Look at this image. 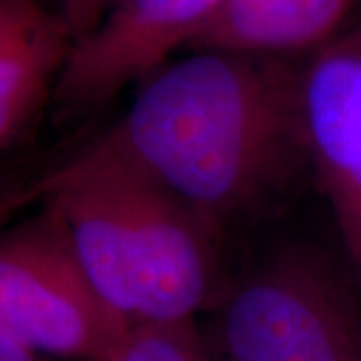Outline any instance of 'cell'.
<instances>
[{
  "mask_svg": "<svg viewBox=\"0 0 361 361\" xmlns=\"http://www.w3.org/2000/svg\"><path fill=\"white\" fill-rule=\"evenodd\" d=\"M87 149L139 169L221 229L281 197L307 161L301 65L193 51L147 78Z\"/></svg>",
  "mask_w": 361,
  "mask_h": 361,
  "instance_id": "obj_1",
  "label": "cell"
},
{
  "mask_svg": "<svg viewBox=\"0 0 361 361\" xmlns=\"http://www.w3.org/2000/svg\"><path fill=\"white\" fill-rule=\"evenodd\" d=\"M97 293L129 325L193 322L217 281L219 229L142 171L82 149L35 187Z\"/></svg>",
  "mask_w": 361,
  "mask_h": 361,
  "instance_id": "obj_2",
  "label": "cell"
},
{
  "mask_svg": "<svg viewBox=\"0 0 361 361\" xmlns=\"http://www.w3.org/2000/svg\"><path fill=\"white\" fill-rule=\"evenodd\" d=\"M231 361H361V301L325 251L279 247L235 285L221 311Z\"/></svg>",
  "mask_w": 361,
  "mask_h": 361,
  "instance_id": "obj_3",
  "label": "cell"
},
{
  "mask_svg": "<svg viewBox=\"0 0 361 361\" xmlns=\"http://www.w3.org/2000/svg\"><path fill=\"white\" fill-rule=\"evenodd\" d=\"M129 327L92 287L51 201L0 229V339L35 355L104 361Z\"/></svg>",
  "mask_w": 361,
  "mask_h": 361,
  "instance_id": "obj_4",
  "label": "cell"
},
{
  "mask_svg": "<svg viewBox=\"0 0 361 361\" xmlns=\"http://www.w3.org/2000/svg\"><path fill=\"white\" fill-rule=\"evenodd\" d=\"M223 0H115L71 47L52 99L68 113L97 111L191 49Z\"/></svg>",
  "mask_w": 361,
  "mask_h": 361,
  "instance_id": "obj_5",
  "label": "cell"
},
{
  "mask_svg": "<svg viewBox=\"0 0 361 361\" xmlns=\"http://www.w3.org/2000/svg\"><path fill=\"white\" fill-rule=\"evenodd\" d=\"M305 149L361 279V26L301 65Z\"/></svg>",
  "mask_w": 361,
  "mask_h": 361,
  "instance_id": "obj_6",
  "label": "cell"
},
{
  "mask_svg": "<svg viewBox=\"0 0 361 361\" xmlns=\"http://www.w3.org/2000/svg\"><path fill=\"white\" fill-rule=\"evenodd\" d=\"M73 42L65 18L42 0H0V153L54 94Z\"/></svg>",
  "mask_w": 361,
  "mask_h": 361,
  "instance_id": "obj_7",
  "label": "cell"
},
{
  "mask_svg": "<svg viewBox=\"0 0 361 361\" xmlns=\"http://www.w3.org/2000/svg\"><path fill=\"white\" fill-rule=\"evenodd\" d=\"M355 0H223L191 51L289 56L331 40Z\"/></svg>",
  "mask_w": 361,
  "mask_h": 361,
  "instance_id": "obj_8",
  "label": "cell"
},
{
  "mask_svg": "<svg viewBox=\"0 0 361 361\" xmlns=\"http://www.w3.org/2000/svg\"><path fill=\"white\" fill-rule=\"evenodd\" d=\"M104 361H213L193 322L130 325Z\"/></svg>",
  "mask_w": 361,
  "mask_h": 361,
  "instance_id": "obj_9",
  "label": "cell"
},
{
  "mask_svg": "<svg viewBox=\"0 0 361 361\" xmlns=\"http://www.w3.org/2000/svg\"><path fill=\"white\" fill-rule=\"evenodd\" d=\"M115 0H61V16L73 32V39H80L97 25Z\"/></svg>",
  "mask_w": 361,
  "mask_h": 361,
  "instance_id": "obj_10",
  "label": "cell"
},
{
  "mask_svg": "<svg viewBox=\"0 0 361 361\" xmlns=\"http://www.w3.org/2000/svg\"><path fill=\"white\" fill-rule=\"evenodd\" d=\"M0 361H40V355L0 339Z\"/></svg>",
  "mask_w": 361,
  "mask_h": 361,
  "instance_id": "obj_11",
  "label": "cell"
}]
</instances>
